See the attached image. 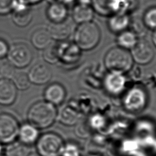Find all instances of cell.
<instances>
[{"mask_svg": "<svg viewBox=\"0 0 156 156\" xmlns=\"http://www.w3.org/2000/svg\"><path fill=\"white\" fill-rule=\"evenodd\" d=\"M67 5L58 1L49 3L46 9V16L51 23H58L68 18Z\"/></svg>", "mask_w": 156, "mask_h": 156, "instance_id": "obj_14", "label": "cell"}, {"mask_svg": "<svg viewBox=\"0 0 156 156\" xmlns=\"http://www.w3.org/2000/svg\"><path fill=\"white\" fill-rule=\"evenodd\" d=\"M66 95L63 87L57 83H54L48 85L44 92V101L53 104L59 105L63 102Z\"/></svg>", "mask_w": 156, "mask_h": 156, "instance_id": "obj_13", "label": "cell"}, {"mask_svg": "<svg viewBox=\"0 0 156 156\" xmlns=\"http://www.w3.org/2000/svg\"><path fill=\"white\" fill-rule=\"evenodd\" d=\"M94 16V10L90 5L77 4L73 11V20L79 24L91 21Z\"/></svg>", "mask_w": 156, "mask_h": 156, "instance_id": "obj_20", "label": "cell"}, {"mask_svg": "<svg viewBox=\"0 0 156 156\" xmlns=\"http://www.w3.org/2000/svg\"><path fill=\"white\" fill-rule=\"evenodd\" d=\"M15 72V67L8 60H1L0 62V79L11 80Z\"/></svg>", "mask_w": 156, "mask_h": 156, "instance_id": "obj_27", "label": "cell"}, {"mask_svg": "<svg viewBox=\"0 0 156 156\" xmlns=\"http://www.w3.org/2000/svg\"><path fill=\"white\" fill-rule=\"evenodd\" d=\"M35 143L39 156H60L64 147L61 137L53 132L43 134Z\"/></svg>", "mask_w": 156, "mask_h": 156, "instance_id": "obj_4", "label": "cell"}, {"mask_svg": "<svg viewBox=\"0 0 156 156\" xmlns=\"http://www.w3.org/2000/svg\"><path fill=\"white\" fill-rule=\"evenodd\" d=\"M76 1H77V0H58V2L63 3V4L66 5L71 4H73Z\"/></svg>", "mask_w": 156, "mask_h": 156, "instance_id": "obj_35", "label": "cell"}, {"mask_svg": "<svg viewBox=\"0 0 156 156\" xmlns=\"http://www.w3.org/2000/svg\"><path fill=\"white\" fill-rule=\"evenodd\" d=\"M16 1L21 3L24 4L25 5H27L29 6H32L33 5L39 4L43 0H16Z\"/></svg>", "mask_w": 156, "mask_h": 156, "instance_id": "obj_33", "label": "cell"}, {"mask_svg": "<svg viewBox=\"0 0 156 156\" xmlns=\"http://www.w3.org/2000/svg\"><path fill=\"white\" fill-rule=\"evenodd\" d=\"M131 26V31H132L137 37L144 35L146 33V29H147L143 19L140 20L139 18H135L132 21L130 20V25Z\"/></svg>", "mask_w": 156, "mask_h": 156, "instance_id": "obj_28", "label": "cell"}, {"mask_svg": "<svg viewBox=\"0 0 156 156\" xmlns=\"http://www.w3.org/2000/svg\"><path fill=\"white\" fill-rule=\"evenodd\" d=\"M143 21L147 29L156 30V7H150L144 12Z\"/></svg>", "mask_w": 156, "mask_h": 156, "instance_id": "obj_26", "label": "cell"}, {"mask_svg": "<svg viewBox=\"0 0 156 156\" xmlns=\"http://www.w3.org/2000/svg\"><path fill=\"white\" fill-rule=\"evenodd\" d=\"M49 3H52V2H57L58 1V0H47Z\"/></svg>", "mask_w": 156, "mask_h": 156, "instance_id": "obj_38", "label": "cell"}, {"mask_svg": "<svg viewBox=\"0 0 156 156\" xmlns=\"http://www.w3.org/2000/svg\"><path fill=\"white\" fill-rule=\"evenodd\" d=\"M130 20L127 14H114L111 16L108 21V26L112 32L121 33L129 26Z\"/></svg>", "mask_w": 156, "mask_h": 156, "instance_id": "obj_19", "label": "cell"}, {"mask_svg": "<svg viewBox=\"0 0 156 156\" xmlns=\"http://www.w3.org/2000/svg\"><path fill=\"white\" fill-rule=\"evenodd\" d=\"M30 152L29 146L16 140L7 144L4 149L5 156H28Z\"/></svg>", "mask_w": 156, "mask_h": 156, "instance_id": "obj_22", "label": "cell"}, {"mask_svg": "<svg viewBox=\"0 0 156 156\" xmlns=\"http://www.w3.org/2000/svg\"><path fill=\"white\" fill-rule=\"evenodd\" d=\"M60 156H79L78 149L71 144L64 146Z\"/></svg>", "mask_w": 156, "mask_h": 156, "instance_id": "obj_31", "label": "cell"}, {"mask_svg": "<svg viewBox=\"0 0 156 156\" xmlns=\"http://www.w3.org/2000/svg\"><path fill=\"white\" fill-rule=\"evenodd\" d=\"M20 125L10 114L0 113V144H9L18 138Z\"/></svg>", "mask_w": 156, "mask_h": 156, "instance_id": "obj_5", "label": "cell"}, {"mask_svg": "<svg viewBox=\"0 0 156 156\" xmlns=\"http://www.w3.org/2000/svg\"><path fill=\"white\" fill-rule=\"evenodd\" d=\"M17 89L11 80L0 79V105H10L16 100Z\"/></svg>", "mask_w": 156, "mask_h": 156, "instance_id": "obj_12", "label": "cell"}, {"mask_svg": "<svg viewBox=\"0 0 156 156\" xmlns=\"http://www.w3.org/2000/svg\"><path fill=\"white\" fill-rule=\"evenodd\" d=\"M47 29L52 39L57 41H63L70 36L73 32V26L71 21L66 19L58 23L51 22Z\"/></svg>", "mask_w": 156, "mask_h": 156, "instance_id": "obj_11", "label": "cell"}, {"mask_svg": "<svg viewBox=\"0 0 156 156\" xmlns=\"http://www.w3.org/2000/svg\"><path fill=\"white\" fill-rule=\"evenodd\" d=\"M27 75L30 83L35 85H43L50 80L52 72L48 65L39 63L30 69Z\"/></svg>", "mask_w": 156, "mask_h": 156, "instance_id": "obj_10", "label": "cell"}, {"mask_svg": "<svg viewBox=\"0 0 156 156\" xmlns=\"http://www.w3.org/2000/svg\"><path fill=\"white\" fill-rule=\"evenodd\" d=\"M28 156H39L38 154L37 155V154H29Z\"/></svg>", "mask_w": 156, "mask_h": 156, "instance_id": "obj_39", "label": "cell"}, {"mask_svg": "<svg viewBox=\"0 0 156 156\" xmlns=\"http://www.w3.org/2000/svg\"><path fill=\"white\" fill-rule=\"evenodd\" d=\"M125 83L126 79L122 73L116 72H110L104 80L106 90L112 94H118L121 92Z\"/></svg>", "mask_w": 156, "mask_h": 156, "instance_id": "obj_15", "label": "cell"}, {"mask_svg": "<svg viewBox=\"0 0 156 156\" xmlns=\"http://www.w3.org/2000/svg\"><path fill=\"white\" fill-rule=\"evenodd\" d=\"M9 48V46L7 43L4 40L0 39V59H2L7 56Z\"/></svg>", "mask_w": 156, "mask_h": 156, "instance_id": "obj_32", "label": "cell"}, {"mask_svg": "<svg viewBox=\"0 0 156 156\" xmlns=\"http://www.w3.org/2000/svg\"><path fill=\"white\" fill-rule=\"evenodd\" d=\"M16 0H0V15L12 13Z\"/></svg>", "mask_w": 156, "mask_h": 156, "instance_id": "obj_29", "label": "cell"}, {"mask_svg": "<svg viewBox=\"0 0 156 156\" xmlns=\"http://www.w3.org/2000/svg\"><path fill=\"white\" fill-rule=\"evenodd\" d=\"M137 36L131 30H126L119 33L117 42L121 48L132 49L137 43Z\"/></svg>", "mask_w": 156, "mask_h": 156, "instance_id": "obj_23", "label": "cell"}, {"mask_svg": "<svg viewBox=\"0 0 156 156\" xmlns=\"http://www.w3.org/2000/svg\"><path fill=\"white\" fill-rule=\"evenodd\" d=\"M30 41L35 48L44 49L52 42V38L48 29L40 28L32 33Z\"/></svg>", "mask_w": 156, "mask_h": 156, "instance_id": "obj_18", "label": "cell"}, {"mask_svg": "<svg viewBox=\"0 0 156 156\" xmlns=\"http://www.w3.org/2000/svg\"><path fill=\"white\" fill-rule=\"evenodd\" d=\"M79 2V4L90 5L91 4V0H77Z\"/></svg>", "mask_w": 156, "mask_h": 156, "instance_id": "obj_34", "label": "cell"}, {"mask_svg": "<svg viewBox=\"0 0 156 156\" xmlns=\"http://www.w3.org/2000/svg\"><path fill=\"white\" fill-rule=\"evenodd\" d=\"M57 116V112L55 105L46 101L34 103L27 112L29 123L38 129L50 127L54 122Z\"/></svg>", "mask_w": 156, "mask_h": 156, "instance_id": "obj_1", "label": "cell"}, {"mask_svg": "<svg viewBox=\"0 0 156 156\" xmlns=\"http://www.w3.org/2000/svg\"><path fill=\"white\" fill-rule=\"evenodd\" d=\"M131 54L126 49L116 47L110 49L105 55L104 62L111 72L123 73L129 71L132 65Z\"/></svg>", "mask_w": 156, "mask_h": 156, "instance_id": "obj_3", "label": "cell"}, {"mask_svg": "<svg viewBox=\"0 0 156 156\" xmlns=\"http://www.w3.org/2000/svg\"><path fill=\"white\" fill-rule=\"evenodd\" d=\"M146 104L145 91L139 87H134L127 91L124 99V104L128 110L137 112L142 110Z\"/></svg>", "mask_w": 156, "mask_h": 156, "instance_id": "obj_7", "label": "cell"}, {"mask_svg": "<svg viewBox=\"0 0 156 156\" xmlns=\"http://www.w3.org/2000/svg\"><path fill=\"white\" fill-rule=\"evenodd\" d=\"M4 152V149L2 147V144H0V156H3L2 154Z\"/></svg>", "mask_w": 156, "mask_h": 156, "instance_id": "obj_37", "label": "cell"}, {"mask_svg": "<svg viewBox=\"0 0 156 156\" xmlns=\"http://www.w3.org/2000/svg\"><path fill=\"white\" fill-rule=\"evenodd\" d=\"M100 37L101 33L97 24L89 21L79 24L74 33V41L78 48L90 50L98 44Z\"/></svg>", "mask_w": 156, "mask_h": 156, "instance_id": "obj_2", "label": "cell"}, {"mask_svg": "<svg viewBox=\"0 0 156 156\" xmlns=\"http://www.w3.org/2000/svg\"><path fill=\"white\" fill-rule=\"evenodd\" d=\"M152 41H153L154 44L155 46H156V30H155L154 33L153 34V35H152Z\"/></svg>", "mask_w": 156, "mask_h": 156, "instance_id": "obj_36", "label": "cell"}, {"mask_svg": "<svg viewBox=\"0 0 156 156\" xmlns=\"http://www.w3.org/2000/svg\"><path fill=\"white\" fill-rule=\"evenodd\" d=\"M7 56L9 62L14 67L22 68L31 62L32 52L26 44L16 43L9 46Z\"/></svg>", "mask_w": 156, "mask_h": 156, "instance_id": "obj_6", "label": "cell"}, {"mask_svg": "<svg viewBox=\"0 0 156 156\" xmlns=\"http://www.w3.org/2000/svg\"><path fill=\"white\" fill-rule=\"evenodd\" d=\"M57 117L62 124L71 126L77 122L79 114L77 110L73 108L71 106L66 105L61 108Z\"/></svg>", "mask_w": 156, "mask_h": 156, "instance_id": "obj_21", "label": "cell"}, {"mask_svg": "<svg viewBox=\"0 0 156 156\" xmlns=\"http://www.w3.org/2000/svg\"><path fill=\"white\" fill-rule=\"evenodd\" d=\"M91 156H96V155H91Z\"/></svg>", "mask_w": 156, "mask_h": 156, "instance_id": "obj_40", "label": "cell"}, {"mask_svg": "<svg viewBox=\"0 0 156 156\" xmlns=\"http://www.w3.org/2000/svg\"><path fill=\"white\" fill-rule=\"evenodd\" d=\"M11 80L16 88L20 90H26L29 88L30 85L27 74L21 71H15Z\"/></svg>", "mask_w": 156, "mask_h": 156, "instance_id": "obj_25", "label": "cell"}, {"mask_svg": "<svg viewBox=\"0 0 156 156\" xmlns=\"http://www.w3.org/2000/svg\"><path fill=\"white\" fill-rule=\"evenodd\" d=\"M43 57L44 60L49 63H55L60 58L59 46L56 43H50L43 49Z\"/></svg>", "mask_w": 156, "mask_h": 156, "instance_id": "obj_24", "label": "cell"}, {"mask_svg": "<svg viewBox=\"0 0 156 156\" xmlns=\"http://www.w3.org/2000/svg\"><path fill=\"white\" fill-rule=\"evenodd\" d=\"M132 58L138 63L144 65L152 61L154 56V50L152 45L146 40L137 41L132 48Z\"/></svg>", "mask_w": 156, "mask_h": 156, "instance_id": "obj_8", "label": "cell"}, {"mask_svg": "<svg viewBox=\"0 0 156 156\" xmlns=\"http://www.w3.org/2000/svg\"><path fill=\"white\" fill-rule=\"evenodd\" d=\"M33 13L31 6L16 1L14 9L12 12V18L13 23L20 27L28 26L32 21Z\"/></svg>", "mask_w": 156, "mask_h": 156, "instance_id": "obj_9", "label": "cell"}, {"mask_svg": "<svg viewBox=\"0 0 156 156\" xmlns=\"http://www.w3.org/2000/svg\"><path fill=\"white\" fill-rule=\"evenodd\" d=\"M38 137V129L30 123H24L20 126L18 138L22 143L30 146L35 143Z\"/></svg>", "mask_w": 156, "mask_h": 156, "instance_id": "obj_16", "label": "cell"}, {"mask_svg": "<svg viewBox=\"0 0 156 156\" xmlns=\"http://www.w3.org/2000/svg\"><path fill=\"white\" fill-rule=\"evenodd\" d=\"M87 123L81 122L76 128V135L80 137H87L90 134V130Z\"/></svg>", "mask_w": 156, "mask_h": 156, "instance_id": "obj_30", "label": "cell"}, {"mask_svg": "<svg viewBox=\"0 0 156 156\" xmlns=\"http://www.w3.org/2000/svg\"><path fill=\"white\" fill-rule=\"evenodd\" d=\"M118 0H91L92 8L99 15L112 16L116 13Z\"/></svg>", "mask_w": 156, "mask_h": 156, "instance_id": "obj_17", "label": "cell"}]
</instances>
